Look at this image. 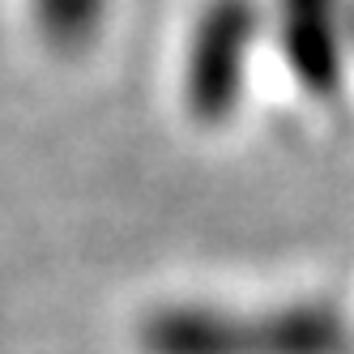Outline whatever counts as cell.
Wrapping results in <instances>:
<instances>
[{"instance_id": "1", "label": "cell", "mask_w": 354, "mask_h": 354, "mask_svg": "<svg viewBox=\"0 0 354 354\" xmlns=\"http://www.w3.org/2000/svg\"><path fill=\"white\" fill-rule=\"evenodd\" d=\"M145 354H346V324L333 308H286L231 316L218 308H162L141 324Z\"/></svg>"}, {"instance_id": "2", "label": "cell", "mask_w": 354, "mask_h": 354, "mask_svg": "<svg viewBox=\"0 0 354 354\" xmlns=\"http://www.w3.org/2000/svg\"><path fill=\"white\" fill-rule=\"evenodd\" d=\"M257 39V5L252 0H209L201 13L192 52H188V111L201 124L231 120L239 90H243V64Z\"/></svg>"}, {"instance_id": "3", "label": "cell", "mask_w": 354, "mask_h": 354, "mask_svg": "<svg viewBox=\"0 0 354 354\" xmlns=\"http://www.w3.org/2000/svg\"><path fill=\"white\" fill-rule=\"evenodd\" d=\"M282 43L295 77L312 94H333L342 82L333 0H282Z\"/></svg>"}, {"instance_id": "4", "label": "cell", "mask_w": 354, "mask_h": 354, "mask_svg": "<svg viewBox=\"0 0 354 354\" xmlns=\"http://www.w3.org/2000/svg\"><path fill=\"white\" fill-rule=\"evenodd\" d=\"M30 9L39 35L60 52L86 47L103 21V0H30Z\"/></svg>"}]
</instances>
